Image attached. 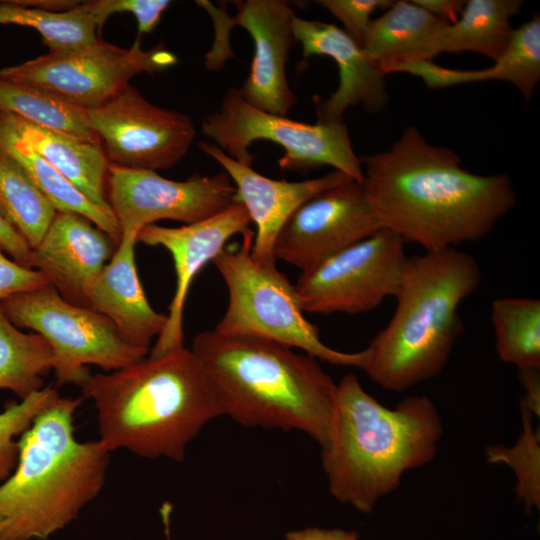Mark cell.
Wrapping results in <instances>:
<instances>
[{
	"label": "cell",
	"mask_w": 540,
	"mask_h": 540,
	"mask_svg": "<svg viewBox=\"0 0 540 540\" xmlns=\"http://www.w3.org/2000/svg\"><path fill=\"white\" fill-rule=\"evenodd\" d=\"M360 159L380 228L425 252L485 237L516 203L507 175L464 169L454 151L431 145L414 126L388 150Z\"/></svg>",
	"instance_id": "obj_1"
},
{
	"label": "cell",
	"mask_w": 540,
	"mask_h": 540,
	"mask_svg": "<svg viewBox=\"0 0 540 540\" xmlns=\"http://www.w3.org/2000/svg\"><path fill=\"white\" fill-rule=\"evenodd\" d=\"M442 435L441 417L427 396H407L389 408L366 392L355 374H346L337 383L328 440L321 448L329 493L371 513L406 472L434 460Z\"/></svg>",
	"instance_id": "obj_2"
},
{
	"label": "cell",
	"mask_w": 540,
	"mask_h": 540,
	"mask_svg": "<svg viewBox=\"0 0 540 540\" xmlns=\"http://www.w3.org/2000/svg\"><path fill=\"white\" fill-rule=\"evenodd\" d=\"M80 388L94 404L99 440L110 452L181 462L200 431L222 416L201 362L184 346L91 375Z\"/></svg>",
	"instance_id": "obj_3"
},
{
	"label": "cell",
	"mask_w": 540,
	"mask_h": 540,
	"mask_svg": "<svg viewBox=\"0 0 540 540\" xmlns=\"http://www.w3.org/2000/svg\"><path fill=\"white\" fill-rule=\"evenodd\" d=\"M202 364L222 416L245 427L299 431L324 447L337 383L316 358L254 337L198 333Z\"/></svg>",
	"instance_id": "obj_4"
},
{
	"label": "cell",
	"mask_w": 540,
	"mask_h": 540,
	"mask_svg": "<svg viewBox=\"0 0 540 540\" xmlns=\"http://www.w3.org/2000/svg\"><path fill=\"white\" fill-rule=\"evenodd\" d=\"M481 278L476 259L456 247L407 257L393 316L363 349L360 369L392 392L438 376L463 330L459 306Z\"/></svg>",
	"instance_id": "obj_5"
},
{
	"label": "cell",
	"mask_w": 540,
	"mask_h": 540,
	"mask_svg": "<svg viewBox=\"0 0 540 540\" xmlns=\"http://www.w3.org/2000/svg\"><path fill=\"white\" fill-rule=\"evenodd\" d=\"M83 399L60 396L20 436L16 466L0 484V540H46L102 490L111 452L74 436Z\"/></svg>",
	"instance_id": "obj_6"
},
{
	"label": "cell",
	"mask_w": 540,
	"mask_h": 540,
	"mask_svg": "<svg viewBox=\"0 0 540 540\" xmlns=\"http://www.w3.org/2000/svg\"><path fill=\"white\" fill-rule=\"evenodd\" d=\"M254 232L242 234L236 249L224 248L212 261L228 290L226 311L216 332L254 337L297 348L321 361L361 368L364 351L342 352L327 346L305 317L294 285L275 264H262L251 255Z\"/></svg>",
	"instance_id": "obj_7"
},
{
	"label": "cell",
	"mask_w": 540,
	"mask_h": 540,
	"mask_svg": "<svg viewBox=\"0 0 540 540\" xmlns=\"http://www.w3.org/2000/svg\"><path fill=\"white\" fill-rule=\"evenodd\" d=\"M0 308L15 326L40 334L50 344L58 385L82 387L92 375L89 365L114 371L149 353L126 342L104 315L68 302L52 285L11 296Z\"/></svg>",
	"instance_id": "obj_8"
},
{
	"label": "cell",
	"mask_w": 540,
	"mask_h": 540,
	"mask_svg": "<svg viewBox=\"0 0 540 540\" xmlns=\"http://www.w3.org/2000/svg\"><path fill=\"white\" fill-rule=\"evenodd\" d=\"M202 133L227 155L252 166L249 147L259 140L281 146L285 154L279 160L283 169L331 166L362 182L360 157L353 150L347 126L342 121L314 124L259 110L248 104L238 89L230 88L220 107L201 124Z\"/></svg>",
	"instance_id": "obj_9"
},
{
	"label": "cell",
	"mask_w": 540,
	"mask_h": 540,
	"mask_svg": "<svg viewBox=\"0 0 540 540\" xmlns=\"http://www.w3.org/2000/svg\"><path fill=\"white\" fill-rule=\"evenodd\" d=\"M176 62V56L163 45L142 49L139 36L129 48L97 39L3 67L0 78L44 90L90 110L111 99L134 76L161 72Z\"/></svg>",
	"instance_id": "obj_10"
},
{
	"label": "cell",
	"mask_w": 540,
	"mask_h": 540,
	"mask_svg": "<svg viewBox=\"0 0 540 540\" xmlns=\"http://www.w3.org/2000/svg\"><path fill=\"white\" fill-rule=\"evenodd\" d=\"M404 243L380 229L301 272L294 287L302 311L359 314L394 297L407 260Z\"/></svg>",
	"instance_id": "obj_11"
},
{
	"label": "cell",
	"mask_w": 540,
	"mask_h": 540,
	"mask_svg": "<svg viewBox=\"0 0 540 540\" xmlns=\"http://www.w3.org/2000/svg\"><path fill=\"white\" fill-rule=\"evenodd\" d=\"M86 112L108 162L121 167L169 168L187 154L196 135L188 115L150 103L130 84Z\"/></svg>",
	"instance_id": "obj_12"
},
{
	"label": "cell",
	"mask_w": 540,
	"mask_h": 540,
	"mask_svg": "<svg viewBox=\"0 0 540 540\" xmlns=\"http://www.w3.org/2000/svg\"><path fill=\"white\" fill-rule=\"evenodd\" d=\"M106 197L122 234L138 236L160 220L191 224L212 216L236 200V189L224 171L175 181L152 170L109 163Z\"/></svg>",
	"instance_id": "obj_13"
},
{
	"label": "cell",
	"mask_w": 540,
	"mask_h": 540,
	"mask_svg": "<svg viewBox=\"0 0 540 540\" xmlns=\"http://www.w3.org/2000/svg\"><path fill=\"white\" fill-rule=\"evenodd\" d=\"M380 229L363 183L352 180L298 208L282 227L274 256L303 272Z\"/></svg>",
	"instance_id": "obj_14"
},
{
	"label": "cell",
	"mask_w": 540,
	"mask_h": 540,
	"mask_svg": "<svg viewBox=\"0 0 540 540\" xmlns=\"http://www.w3.org/2000/svg\"><path fill=\"white\" fill-rule=\"evenodd\" d=\"M250 223L244 205L235 200L224 210L203 220L180 227L152 224L138 233L137 242L160 246L169 252L176 274L167 322L149 356L157 357L184 346L183 313L193 279L218 256L231 237L249 230Z\"/></svg>",
	"instance_id": "obj_15"
},
{
	"label": "cell",
	"mask_w": 540,
	"mask_h": 540,
	"mask_svg": "<svg viewBox=\"0 0 540 540\" xmlns=\"http://www.w3.org/2000/svg\"><path fill=\"white\" fill-rule=\"evenodd\" d=\"M234 17L225 19V27L239 25L250 35L254 54L250 71L238 91L253 107L269 113L287 116L296 104L289 86L286 64L294 42L291 5L283 0L233 1ZM222 26V27H224Z\"/></svg>",
	"instance_id": "obj_16"
},
{
	"label": "cell",
	"mask_w": 540,
	"mask_h": 540,
	"mask_svg": "<svg viewBox=\"0 0 540 540\" xmlns=\"http://www.w3.org/2000/svg\"><path fill=\"white\" fill-rule=\"evenodd\" d=\"M198 146L223 168L234 184L236 200L244 205L256 227L251 255L262 264H275L276 239L298 208L316 195L353 180L338 170L303 181L276 180L236 161L215 144L199 142Z\"/></svg>",
	"instance_id": "obj_17"
},
{
	"label": "cell",
	"mask_w": 540,
	"mask_h": 540,
	"mask_svg": "<svg viewBox=\"0 0 540 540\" xmlns=\"http://www.w3.org/2000/svg\"><path fill=\"white\" fill-rule=\"evenodd\" d=\"M294 39L305 58L319 55L332 58L338 66L339 85L326 100L315 101L317 122L342 121L350 106L362 104L371 112L384 108L388 96L384 74L361 45L343 29L329 23L296 16Z\"/></svg>",
	"instance_id": "obj_18"
},
{
	"label": "cell",
	"mask_w": 540,
	"mask_h": 540,
	"mask_svg": "<svg viewBox=\"0 0 540 540\" xmlns=\"http://www.w3.org/2000/svg\"><path fill=\"white\" fill-rule=\"evenodd\" d=\"M116 246L87 218L57 212L41 242L31 249L28 266L42 272L65 300L87 307V291Z\"/></svg>",
	"instance_id": "obj_19"
},
{
	"label": "cell",
	"mask_w": 540,
	"mask_h": 540,
	"mask_svg": "<svg viewBox=\"0 0 540 540\" xmlns=\"http://www.w3.org/2000/svg\"><path fill=\"white\" fill-rule=\"evenodd\" d=\"M137 235L122 234L119 244L87 291V307L104 315L129 344L150 351L167 315L154 310L140 282L136 262Z\"/></svg>",
	"instance_id": "obj_20"
},
{
	"label": "cell",
	"mask_w": 540,
	"mask_h": 540,
	"mask_svg": "<svg viewBox=\"0 0 540 540\" xmlns=\"http://www.w3.org/2000/svg\"><path fill=\"white\" fill-rule=\"evenodd\" d=\"M399 71L420 78L431 89L484 81H506L529 100L540 80L539 14L514 29L506 48L488 68L452 69L426 60L404 63Z\"/></svg>",
	"instance_id": "obj_21"
},
{
	"label": "cell",
	"mask_w": 540,
	"mask_h": 540,
	"mask_svg": "<svg viewBox=\"0 0 540 540\" xmlns=\"http://www.w3.org/2000/svg\"><path fill=\"white\" fill-rule=\"evenodd\" d=\"M0 123L72 182L88 199L111 210L106 197L109 162L99 143L0 113Z\"/></svg>",
	"instance_id": "obj_22"
},
{
	"label": "cell",
	"mask_w": 540,
	"mask_h": 540,
	"mask_svg": "<svg viewBox=\"0 0 540 540\" xmlns=\"http://www.w3.org/2000/svg\"><path fill=\"white\" fill-rule=\"evenodd\" d=\"M446 24L414 1H393L380 17L371 20L361 46L386 75L402 63L432 60Z\"/></svg>",
	"instance_id": "obj_23"
},
{
	"label": "cell",
	"mask_w": 540,
	"mask_h": 540,
	"mask_svg": "<svg viewBox=\"0 0 540 540\" xmlns=\"http://www.w3.org/2000/svg\"><path fill=\"white\" fill-rule=\"evenodd\" d=\"M0 148L25 171L57 212L81 215L118 245L122 232L112 210L88 199L72 182L0 123Z\"/></svg>",
	"instance_id": "obj_24"
},
{
	"label": "cell",
	"mask_w": 540,
	"mask_h": 540,
	"mask_svg": "<svg viewBox=\"0 0 540 540\" xmlns=\"http://www.w3.org/2000/svg\"><path fill=\"white\" fill-rule=\"evenodd\" d=\"M522 4L519 0L465 1L458 20L442 29L436 53L473 52L495 61L514 31L510 17L518 13Z\"/></svg>",
	"instance_id": "obj_25"
},
{
	"label": "cell",
	"mask_w": 540,
	"mask_h": 540,
	"mask_svg": "<svg viewBox=\"0 0 540 540\" xmlns=\"http://www.w3.org/2000/svg\"><path fill=\"white\" fill-rule=\"evenodd\" d=\"M50 344L38 333H24L0 308V389L20 400L43 387V376L53 370Z\"/></svg>",
	"instance_id": "obj_26"
},
{
	"label": "cell",
	"mask_w": 540,
	"mask_h": 540,
	"mask_svg": "<svg viewBox=\"0 0 540 540\" xmlns=\"http://www.w3.org/2000/svg\"><path fill=\"white\" fill-rule=\"evenodd\" d=\"M57 210L19 164L0 148V215L35 248Z\"/></svg>",
	"instance_id": "obj_27"
},
{
	"label": "cell",
	"mask_w": 540,
	"mask_h": 540,
	"mask_svg": "<svg viewBox=\"0 0 540 540\" xmlns=\"http://www.w3.org/2000/svg\"><path fill=\"white\" fill-rule=\"evenodd\" d=\"M491 321L500 360L521 369H540V300L497 298Z\"/></svg>",
	"instance_id": "obj_28"
},
{
	"label": "cell",
	"mask_w": 540,
	"mask_h": 540,
	"mask_svg": "<svg viewBox=\"0 0 540 540\" xmlns=\"http://www.w3.org/2000/svg\"><path fill=\"white\" fill-rule=\"evenodd\" d=\"M0 113H10L54 131L100 143L87 112L44 90L0 78Z\"/></svg>",
	"instance_id": "obj_29"
},
{
	"label": "cell",
	"mask_w": 540,
	"mask_h": 540,
	"mask_svg": "<svg viewBox=\"0 0 540 540\" xmlns=\"http://www.w3.org/2000/svg\"><path fill=\"white\" fill-rule=\"evenodd\" d=\"M0 24H14L39 32L50 50L76 47L97 40L100 27L89 1L66 12H49L15 1L0 2Z\"/></svg>",
	"instance_id": "obj_30"
},
{
	"label": "cell",
	"mask_w": 540,
	"mask_h": 540,
	"mask_svg": "<svg viewBox=\"0 0 540 540\" xmlns=\"http://www.w3.org/2000/svg\"><path fill=\"white\" fill-rule=\"evenodd\" d=\"M522 432L512 446L486 448L489 463L509 466L516 477V493L527 511L540 509V432L532 425V413L521 407Z\"/></svg>",
	"instance_id": "obj_31"
},
{
	"label": "cell",
	"mask_w": 540,
	"mask_h": 540,
	"mask_svg": "<svg viewBox=\"0 0 540 540\" xmlns=\"http://www.w3.org/2000/svg\"><path fill=\"white\" fill-rule=\"evenodd\" d=\"M59 397L55 388L44 387L0 413V482L10 476L17 463L19 448L14 438L21 436L34 419Z\"/></svg>",
	"instance_id": "obj_32"
},
{
	"label": "cell",
	"mask_w": 540,
	"mask_h": 540,
	"mask_svg": "<svg viewBox=\"0 0 540 540\" xmlns=\"http://www.w3.org/2000/svg\"><path fill=\"white\" fill-rule=\"evenodd\" d=\"M100 27L114 13L129 12L137 21L138 36L151 33L170 6L168 0H96L89 1Z\"/></svg>",
	"instance_id": "obj_33"
},
{
	"label": "cell",
	"mask_w": 540,
	"mask_h": 540,
	"mask_svg": "<svg viewBox=\"0 0 540 540\" xmlns=\"http://www.w3.org/2000/svg\"><path fill=\"white\" fill-rule=\"evenodd\" d=\"M316 4L328 10L344 27V31L359 45L376 10L388 9L391 0H319Z\"/></svg>",
	"instance_id": "obj_34"
},
{
	"label": "cell",
	"mask_w": 540,
	"mask_h": 540,
	"mask_svg": "<svg viewBox=\"0 0 540 540\" xmlns=\"http://www.w3.org/2000/svg\"><path fill=\"white\" fill-rule=\"evenodd\" d=\"M48 285L50 282L42 272L9 259L0 250V303L11 296Z\"/></svg>",
	"instance_id": "obj_35"
},
{
	"label": "cell",
	"mask_w": 540,
	"mask_h": 540,
	"mask_svg": "<svg viewBox=\"0 0 540 540\" xmlns=\"http://www.w3.org/2000/svg\"><path fill=\"white\" fill-rule=\"evenodd\" d=\"M0 250L10 255L19 264L29 267L31 248L1 215Z\"/></svg>",
	"instance_id": "obj_36"
},
{
	"label": "cell",
	"mask_w": 540,
	"mask_h": 540,
	"mask_svg": "<svg viewBox=\"0 0 540 540\" xmlns=\"http://www.w3.org/2000/svg\"><path fill=\"white\" fill-rule=\"evenodd\" d=\"M285 540H360L356 531L341 528L307 527L285 534Z\"/></svg>",
	"instance_id": "obj_37"
},
{
	"label": "cell",
	"mask_w": 540,
	"mask_h": 540,
	"mask_svg": "<svg viewBox=\"0 0 540 540\" xmlns=\"http://www.w3.org/2000/svg\"><path fill=\"white\" fill-rule=\"evenodd\" d=\"M520 382L525 390L521 407L532 415H540V369L519 370Z\"/></svg>",
	"instance_id": "obj_38"
},
{
	"label": "cell",
	"mask_w": 540,
	"mask_h": 540,
	"mask_svg": "<svg viewBox=\"0 0 540 540\" xmlns=\"http://www.w3.org/2000/svg\"><path fill=\"white\" fill-rule=\"evenodd\" d=\"M414 3L444 20L448 24L455 23L465 5L463 0H413Z\"/></svg>",
	"instance_id": "obj_39"
},
{
	"label": "cell",
	"mask_w": 540,
	"mask_h": 540,
	"mask_svg": "<svg viewBox=\"0 0 540 540\" xmlns=\"http://www.w3.org/2000/svg\"><path fill=\"white\" fill-rule=\"evenodd\" d=\"M19 4L34 7L41 10L49 12H66L76 6H78L81 1H70V0H16Z\"/></svg>",
	"instance_id": "obj_40"
}]
</instances>
